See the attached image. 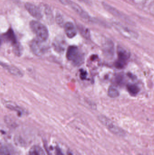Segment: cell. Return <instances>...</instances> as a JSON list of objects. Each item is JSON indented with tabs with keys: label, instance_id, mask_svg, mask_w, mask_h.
Returning a JSON list of instances; mask_svg holds the SVG:
<instances>
[{
	"label": "cell",
	"instance_id": "1",
	"mask_svg": "<svg viewBox=\"0 0 154 155\" xmlns=\"http://www.w3.org/2000/svg\"><path fill=\"white\" fill-rule=\"evenodd\" d=\"M30 27L37 39L44 42L48 40L49 31L44 25L38 21H32L30 22Z\"/></svg>",
	"mask_w": 154,
	"mask_h": 155
},
{
	"label": "cell",
	"instance_id": "2",
	"mask_svg": "<svg viewBox=\"0 0 154 155\" xmlns=\"http://www.w3.org/2000/svg\"><path fill=\"white\" fill-rule=\"evenodd\" d=\"M66 57L75 66H80L84 61L83 55L79 48L75 45H71L68 48Z\"/></svg>",
	"mask_w": 154,
	"mask_h": 155
},
{
	"label": "cell",
	"instance_id": "3",
	"mask_svg": "<svg viewBox=\"0 0 154 155\" xmlns=\"http://www.w3.org/2000/svg\"><path fill=\"white\" fill-rule=\"evenodd\" d=\"M99 118L100 122L113 134L118 136H123L124 135V131L110 119L104 116H100Z\"/></svg>",
	"mask_w": 154,
	"mask_h": 155
},
{
	"label": "cell",
	"instance_id": "4",
	"mask_svg": "<svg viewBox=\"0 0 154 155\" xmlns=\"http://www.w3.org/2000/svg\"><path fill=\"white\" fill-rule=\"evenodd\" d=\"M118 59L115 64V66L118 69H123L129 60V52L122 47H119L118 49Z\"/></svg>",
	"mask_w": 154,
	"mask_h": 155
},
{
	"label": "cell",
	"instance_id": "5",
	"mask_svg": "<svg viewBox=\"0 0 154 155\" xmlns=\"http://www.w3.org/2000/svg\"><path fill=\"white\" fill-rule=\"evenodd\" d=\"M44 42L40 41L36 38L31 42L30 47L33 54L37 56H41L46 52V47Z\"/></svg>",
	"mask_w": 154,
	"mask_h": 155
},
{
	"label": "cell",
	"instance_id": "6",
	"mask_svg": "<svg viewBox=\"0 0 154 155\" xmlns=\"http://www.w3.org/2000/svg\"><path fill=\"white\" fill-rule=\"evenodd\" d=\"M25 7L30 15L35 19L39 20L42 19V15L39 7H37L34 4L29 2L25 4Z\"/></svg>",
	"mask_w": 154,
	"mask_h": 155
},
{
	"label": "cell",
	"instance_id": "7",
	"mask_svg": "<svg viewBox=\"0 0 154 155\" xmlns=\"http://www.w3.org/2000/svg\"><path fill=\"white\" fill-rule=\"evenodd\" d=\"M103 51L104 54L108 58H113L114 55V45L113 42L110 41H107L104 44Z\"/></svg>",
	"mask_w": 154,
	"mask_h": 155
},
{
	"label": "cell",
	"instance_id": "8",
	"mask_svg": "<svg viewBox=\"0 0 154 155\" xmlns=\"http://www.w3.org/2000/svg\"><path fill=\"white\" fill-rule=\"evenodd\" d=\"M64 30L66 35L68 38H72L77 35V30L72 23H66L64 25Z\"/></svg>",
	"mask_w": 154,
	"mask_h": 155
},
{
	"label": "cell",
	"instance_id": "9",
	"mask_svg": "<svg viewBox=\"0 0 154 155\" xmlns=\"http://www.w3.org/2000/svg\"><path fill=\"white\" fill-rule=\"evenodd\" d=\"M0 65L3 67L5 70H7L11 74L18 77H21L22 76V73L20 70L14 66L8 65L5 63L0 62Z\"/></svg>",
	"mask_w": 154,
	"mask_h": 155
},
{
	"label": "cell",
	"instance_id": "10",
	"mask_svg": "<svg viewBox=\"0 0 154 155\" xmlns=\"http://www.w3.org/2000/svg\"><path fill=\"white\" fill-rule=\"evenodd\" d=\"M39 7L41 12L42 16L44 14V16H46L47 20L52 21V14L50 7L47 5L43 3L40 4Z\"/></svg>",
	"mask_w": 154,
	"mask_h": 155
},
{
	"label": "cell",
	"instance_id": "11",
	"mask_svg": "<svg viewBox=\"0 0 154 155\" xmlns=\"http://www.w3.org/2000/svg\"><path fill=\"white\" fill-rule=\"evenodd\" d=\"M5 37L8 42L11 44L13 47L19 44V43L17 42L15 34L11 28L9 29L6 32V33L5 34Z\"/></svg>",
	"mask_w": 154,
	"mask_h": 155
},
{
	"label": "cell",
	"instance_id": "12",
	"mask_svg": "<svg viewBox=\"0 0 154 155\" xmlns=\"http://www.w3.org/2000/svg\"><path fill=\"white\" fill-rule=\"evenodd\" d=\"M28 155H45V154L41 147L34 145L31 147Z\"/></svg>",
	"mask_w": 154,
	"mask_h": 155
},
{
	"label": "cell",
	"instance_id": "13",
	"mask_svg": "<svg viewBox=\"0 0 154 155\" xmlns=\"http://www.w3.org/2000/svg\"><path fill=\"white\" fill-rule=\"evenodd\" d=\"M127 91L132 96H135L140 92V88L134 84H128L127 87Z\"/></svg>",
	"mask_w": 154,
	"mask_h": 155
},
{
	"label": "cell",
	"instance_id": "14",
	"mask_svg": "<svg viewBox=\"0 0 154 155\" xmlns=\"http://www.w3.org/2000/svg\"><path fill=\"white\" fill-rule=\"evenodd\" d=\"M108 95L111 98H115L119 95V93L118 89L113 86L109 87L108 90Z\"/></svg>",
	"mask_w": 154,
	"mask_h": 155
},
{
	"label": "cell",
	"instance_id": "15",
	"mask_svg": "<svg viewBox=\"0 0 154 155\" xmlns=\"http://www.w3.org/2000/svg\"><path fill=\"white\" fill-rule=\"evenodd\" d=\"M13 50L14 53L15 55L19 56L21 55L22 52V47H21L20 44H18L15 46H13Z\"/></svg>",
	"mask_w": 154,
	"mask_h": 155
},
{
	"label": "cell",
	"instance_id": "16",
	"mask_svg": "<svg viewBox=\"0 0 154 155\" xmlns=\"http://www.w3.org/2000/svg\"><path fill=\"white\" fill-rule=\"evenodd\" d=\"M5 106L9 108V109H11V110H14V111H16V112H18L20 114H22V110L20 108L18 107V106H15V105L12 104H7L5 105Z\"/></svg>",
	"mask_w": 154,
	"mask_h": 155
},
{
	"label": "cell",
	"instance_id": "17",
	"mask_svg": "<svg viewBox=\"0 0 154 155\" xmlns=\"http://www.w3.org/2000/svg\"><path fill=\"white\" fill-rule=\"evenodd\" d=\"M0 155H11V154L8 148L3 146L0 147Z\"/></svg>",
	"mask_w": 154,
	"mask_h": 155
},
{
	"label": "cell",
	"instance_id": "18",
	"mask_svg": "<svg viewBox=\"0 0 154 155\" xmlns=\"http://www.w3.org/2000/svg\"><path fill=\"white\" fill-rule=\"evenodd\" d=\"M81 34L83 35V36L86 37V38H89V32L88 30L85 28H81Z\"/></svg>",
	"mask_w": 154,
	"mask_h": 155
},
{
	"label": "cell",
	"instance_id": "19",
	"mask_svg": "<svg viewBox=\"0 0 154 155\" xmlns=\"http://www.w3.org/2000/svg\"><path fill=\"white\" fill-rule=\"evenodd\" d=\"M86 76L87 73L86 71H83V70L80 71V77L81 79L84 80V79H86Z\"/></svg>",
	"mask_w": 154,
	"mask_h": 155
},
{
	"label": "cell",
	"instance_id": "20",
	"mask_svg": "<svg viewBox=\"0 0 154 155\" xmlns=\"http://www.w3.org/2000/svg\"><path fill=\"white\" fill-rule=\"evenodd\" d=\"M56 21L58 24H61L62 23V17L60 15H58L56 16Z\"/></svg>",
	"mask_w": 154,
	"mask_h": 155
},
{
	"label": "cell",
	"instance_id": "21",
	"mask_svg": "<svg viewBox=\"0 0 154 155\" xmlns=\"http://www.w3.org/2000/svg\"><path fill=\"white\" fill-rule=\"evenodd\" d=\"M56 155H64L59 147H56Z\"/></svg>",
	"mask_w": 154,
	"mask_h": 155
},
{
	"label": "cell",
	"instance_id": "22",
	"mask_svg": "<svg viewBox=\"0 0 154 155\" xmlns=\"http://www.w3.org/2000/svg\"><path fill=\"white\" fill-rule=\"evenodd\" d=\"M68 155H73L72 154V153H70V152H68Z\"/></svg>",
	"mask_w": 154,
	"mask_h": 155
},
{
	"label": "cell",
	"instance_id": "23",
	"mask_svg": "<svg viewBox=\"0 0 154 155\" xmlns=\"http://www.w3.org/2000/svg\"><path fill=\"white\" fill-rule=\"evenodd\" d=\"M1 44H2V40H1V37H0V46H1Z\"/></svg>",
	"mask_w": 154,
	"mask_h": 155
}]
</instances>
